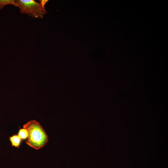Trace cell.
Wrapping results in <instances>:
<instances>
[{
  "instance_id": "obj_1",
  "label": "cell",
  "mask_w": 168,
  "mask_h": 168,
  "mask_svg": "<svg viewBox=\"0 0 168 168\" xmlns=\"http://www.w3.org/2000/svg\"><path fill=\"white\" fill-rule=\"evenodd\" d=\"M28 133L26 143L33 148L38 150L44 146L49 141L48 136L40 124L35 120L28 122L23 126Z\"/></svg>"
},
{
  "instance_id": "obj_2",
  "label": "cell",
  "mask_w": 168,
  "mask_h": 168,
  "mask_svg": "<svg viewBox=\"0 0 168 168\" xmlns=\"http://www.w3.org/2000/svg\"><path fill=\"white\" fill-rule=\"evenodd\" d=\"M22 14H26L35 18H42L46 12L40 3L33 0H16Z\"/></svg>"
},
{
  "instance_id": "obj_3",
  "label": "cell",
  "mask_w": 168,
  "mask_h": 168,
  "mask_svg": "<svg viewBox=\"0 0 168 168\" xmlns=\"http://www.w3.org/2000/svg\"><path fill=\"white\" fill-rule=\"evenodd\" d=\"M10 140L12 146L19 148L21 139L18 135H14L10 137Z\"/></svg>"
},
{
  "instance_id": "obj_4",
  "label": "cell",
  "mask_w": 168,
  "mask_h": 168,
  "mask_svg": "<svg viewBox=\"0 0 168 168\" xmlns=\"http://www.w3.org/2000/svg\"><path fill=\"white\" fill-rule=\"evenodd\" d=\"M11 4L15 7H18L17 3L15 0H0V10L7 5Z\"/></svg>"
},
{
  "instance_id": "obj_5",
  "label": "cell",
  "mask_w": 168,
  "mask_h": 168,
  "mask_svg": "<svg viewBox=\"0 0 168 168\" xmlns=\"http://www.w3.org/2000/svg\"><path fill=\"white\" fill-rule=\"evenodd\" d=\"M18 135L21 139H26L28 138V133L27 130L23 128L19 130Z\"/></svg>"
},
{
  "instance_id": "obj_6",
  "label": "cell",
  "mask_w": 168,
  "mask_h": 168,
  "mask_svg": "<svg viewBox=\"0 0 168 168\" xmlns=\"http://www.w3.org/2000/svg\"><path fill=\"white\" fill-rule=\"evenodd\" d=\"M40 3L41 4V6L43 7V8H44V5L46 3V2H48V0H40Z\"/></svg>"
}]
</instances>
